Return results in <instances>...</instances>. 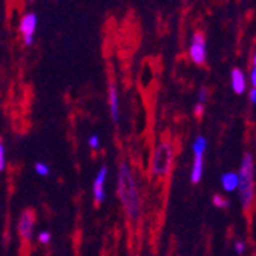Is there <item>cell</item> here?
I'll use <instances>...</instances> for the list:
<instances>
[{
    "label": "cell",
    "mask_w": 256,
    "mask_h": 256,
    "mask_svg": "<svg viewBox=\"0 0 256 256\" xmlns=\"http://www.w3.org/2000/svg\"><path fill=\"white\" fill-rule=\"evenodd\" d=\"M118 196L124 206V210L130 218H135L142 212V201H140L138 189L132 172L126 162L118 169Z\"/></svg>",
    "instance_id": "1"
},
{
    "label": "cell",
    "mask_w": 256,
    "mask_h": 256,
    "mask_svg": "<svg viewBox=\"0 0 256 256\" xmlns=\"http://www.w3.org/2000/svg\"><path fill=\"white\" fill-rule=\"evenodd\" d=\"M98 144H100L98 135H92V136H89V146H90V148L97 149V148H98Z\"/></svg>",
    "instance_id": "17"
},
{
    "label": "cell",
    "mask_w": 256,
    "mask_h": 256,
    "mask_svg": "<svg viewBox=\"0 0 256 256\" xmlns=\"http://www.w3.org/2000/svg\"><path fill=\"white\" fill-rule=\"evenodd\" d=\"M36 172L42 176H46V175H50V168L43 164V162H37L36 164Z\"/></svg>",
    "instance_id": "13"
},
{
    "label": "cell",
    "mask_w": 256,
    "mask_h": 256,
    "mask_svg": "<svg viewBox=\"0 0 256 256\" xmlns=\"http://www.w3.org/2000/svg\"><path fill=\"white\" fill-rule=\"evenodd\" d=\"M190 57L196 64H204L207 58V48H206V38L201 32L194 34L190 43Z\"/></svg>",
    "instance_id": "4"
},
{
    "label": "cell",
    "mask_w": 256,
    "mask_h": 256,
    "mask_svg": "<svg viewBox=\"0 0 256 256\" xmlns=\"http://www.w3.org/2000/svg\"><path fill=\"white\" fill-rule=\"evenodd\" d=\"M214 204L216 207H226V206H228V201L224 200V196H221V195H215L214 196Z\"/></svg>",
    "instance_id": "14"
},
{
    "label": "cell",
    "mask_w": 256,
    "mask_h": 256,
    "mask_svg": "<svg viewBox=\"0 0 256 256\" xmlns=\"http://www.w3.org/2000/svg\"><path fill=\"white\" fill-rule=\"evenodd\" d=\"M109 98H110V114L114 122H118V96H117V89L115 84L109 86Z\"/></svg>",
    "instance_id": "9"
},
{
    "label": "cell",
    "mask_w": 256,
    "mask_h": 256,
    "mask_svg": "<svg viewBox=\"0 0 256 256\" xmlns=\"http://www.w3.org/2000/svg\"><path fill=\"white\" fill-rule=\"evenodd\" d=\"M5 168V148L2 143V138H0V170H4Z\"/></svg>",
    "instance_id": "15"
},
{
    "label": "cell",
    "mask_w": 256,
    "mask_h": 256,
    "mask_svg": "<svg viewBox=\"0 0 256 256\" xmlns=\"http://www.w3.org/2000/svg\"><path fill=\"white\" fill-rule=\"evenodd\" d=\"M106 175H108V168L104 166L98 172V175H97V178L94 181V186H92V190H94V198H96V202L97 204L103 202V200H104V189H103V186H104Z\"/></svg>",
    "instance_id": "7"
},
{
    "label": "cell",
    "mask_w": 256,
    "mask_h": 256,
    "mask_svg": "<svg viewBox=\"0 0 256 256\" xmlns=\"http://www.w3.org/2000/svg\"><path fill=\"white\" fill-rule=\"evenodd\" d=\"M32 230H34V215L31 212H23L18 222V232L22 238L25 241H30L32 238Z\"/></svg>",
    "instance_id": "6"
},
{
    "label": "cell",
    "mask_w": 256,
    "mask_h": 256,
    "mask_svg": "<svg viewBox=\"0 0 256 256\" xmlns=\"http://www.w3.org/2000/svg\"><path fill=\"white\" fill-rule=\"evenodd\" d=\"M207 148V142L204 136H198L194 143V152H195V156H202L204 155V150Z\"/></svg>",
    "instance_id": "12"
},
{
    "label": "cell",
    "mask_w": 256,
    "mask_h": 256,
    "mask_svg": "<svg viewBox=\"0 0 256 256\" xmlns=\"http://www.w3.org/2000/svg\"><path fill=\"white\" fill-rule=\"evenodd\" d=\"M221 182H222V188L227 190V192H232L238 188V174H234V172H228V174H224L221 176Z\"/></svg>",
    "instance_id": "10"
},
{
    "label": "cell",
    "mask_w": 256,
    "mask_h": 256,
    "mask_svg": "<svg viewBox=\"0 0 256 256\" xmlns=\"http://www.w3.org/2000/svg\"><path fill=\"white\" fill-rule=\"evenodd\" d=\"M202 110H204L202 104H201V103H198V104L195 106V115H196V117H201V115H202Z\"/></svg>",
    "instance_id": "20"
},
{
    "label": "cell",
    "mask_w": 256,
    "mask_h": 256,
    "mask_svg": "<svg viewBox=\"0 0 256 256\" xmlns=\"http://www.w3.org/2000/svg\"><path fill=\"white\" fill-rule=\"evenodd\" d=\"M253 175H254V168H253V158L250 154H247L242 160L241 170L238 174V189H240V198L242 206H250L253 200Z\"/></svg>",
    "instance_id": "2"
},
{
    "label": "cell",
    "mask_w": 256,
    "mask_h": 256,
    "mask_svg": "<svg viewBox=\"0 0 256 256\" xmlns=\"http://www.w3.org/2000/svg\"><path fill=\"white\" fill-rule=\"evenodd\" d=\"M250 80H252V84L254 86V84H256V66H254V60H253V64H252V72H250Z\"/></svg>",
    "instance_id": "18"
},
{
    "label": "cell",
    "mask_w": 256,
    "mask_h": 256,
    "mask_svg": "<svg viewBox=\"0 0 256 256\" xmlns=\"http://www.w3.org/2000/svg\"><path fill=\"white\" fill-rule=\"evenodd\" d=\"M250 102H252V103H254V102H256V90H254V88L250 90Z\"/></svg>",
    "instance_id": "22"
},
{
    "label": "cell",
    "mask_w": 256,
    "mask_h": 256,
    "mask_svg": "<svg viewBox=\"0 0 256 256\" xmlns=\"http://www.w3.org/2000/svg\"><path fill=\"white\" fill-rule=\"evenodd\" d=\"M246 86H247V80L244 72L240 68H235L232 71V88H234L236 94H242V92H246Z\"/></svg>",
    "instance_id": "8"
},
{
    "label": "cell",
    "mask_w": 256,
    "mask_h": 256,
    "mask_svg": "<svg viewBox=\"0 0 256 256\" xmlns=\"http://www.w3.org/2000/svg\"><path fill=\"white\" fill-rule=\"evenodd\" d=\"M206 94H207V92H206V88H202V89L200 90V102H201V104H202V102L206 100Z\"/></svg>",
    "instance_id": "21"
},
{
    "label": "cell",
    "mask_w": 256,
    "mask_h": 256,
    "mask_svg": "<svg viewBox=\"0 0 256 256\" xmlns=\"http://www.w3.org/2000/svg\"><path fill=\"white\" fill-rule=\"evenodd\" d=\"M202 176V156H195V162H194V169H192V175L190 180L194 184L200 182Z\"/></svg>",
    "instance_id": "11"
},
{
    "label": "cell",
    "mask_w": 256,
    "mask_h": 256,
    "mask_svg": "<svg viewBox=\"0 0 256 256\" xmlns=\"http://www.w3.org/2000/svg\"><path fill=\"white\" fill-rule=\"evenodd\" d=\"M235 250H236L240 254H242V253H244V250H246V246H244V242H242V241H238V242L235 244Z\"/></svg>",
    "instance_id": "19"
},
{
    "label": "cell",
    "mask_w": 256,
    "mask_h": 256,
    "mask_svg": "<svg viewBox=\"0 0 256 256\" xmlns=\"http://www.w3.org/2000/svg\"><path fill=\"white\" fill-rule=\"evenodd\" d=\"M174 161V150L169 143H162L155 150L154 160H152V172L156 176H166L172 168Z\"/></svg>",
    "instance_id": "3"
},
{
    "label": "cell",
    "mask_w": 256,
    "mask_h": 256,
    "mask_svg": "<svg viewBox=\"0 0 256 256\" xmlns=\"http://www.w3.org/2000/svg\"><path fill=\"white\" fill-rule=\"evenodd\" d=\"M38 241L43 244H48L51 241V234L50 232H42V234L38 235Z\"/></svg>",
    "instance_id": "16"
},
{
    "label": "cell",
    "mask_w": 256,
    "mask_h": 256,
    "mask_svg": "<svg viewBox=\"0 0 256 256\" xmlns=\"http://www.w3.org/2000/svg\"><path fill=\"white\" fill-rule=\"evenodd\" d=\"M36 28H37V16L36 14H26L25 17L22 18L20 22V31L22 34L25 36V43L26 44H32L34 38V32H36Z\"/></svg>",
    "instance_id": "5"
}]
</instances>
